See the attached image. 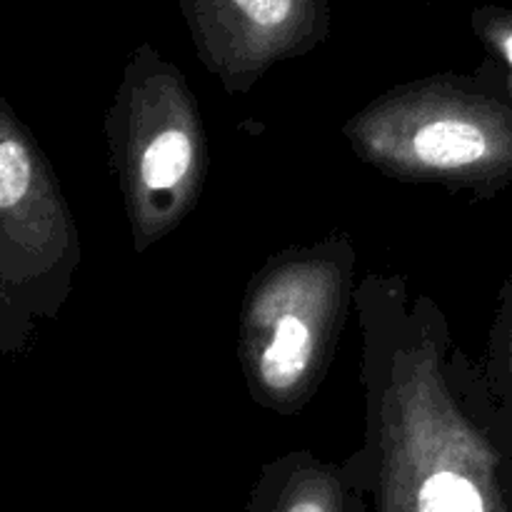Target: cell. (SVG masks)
<instances>
[{"label": "cell", "mask_w": 512, "mask_h": 512, "mask_svg": "<svg viewBox=\"0 0 512 512\" xmlns=\"http://www.w3.org/2000/svg\"><path fill=\"white\" fill-rule=\"evenodd\" d=\"M363 445L343 460L368 512H512V423L443 308L403 275H365Z\"/></svg>", "instance_id": "1"}, {"label": "cell", "mask_w": 512, "mask_h": 512, "mask_svg": "<svg viewBox=\"0 0 512 512\" xmlns=\"http://www.w3.org/2000/svg\"><path fill=\"white\" fill-rule=\"evenodd\" d=\"M358 285V250L343 230L265 260L238 315V363L255 405L280 418L303 413L333 365Z\"/></svg>", "instance_id": "2"}, {"label": "cell", "mask_w": 512, "mask_h": 512, "mask_svg": "<svg viewBox=\"0 0 512 512\" xmlns=\"http://www.w3.org/2000/svg\"><path fill=\"white\" fill-rule=\"evenodd\" d=\"M360 163L400 183L493 200L512 185V95L495 78L403 85L350 115Z\"/></svg>", "instance_id": "3"}, {"label": "cell", "mask_w": 512, "mask_h": 512, "mask_svg": "<svg viewBox=\"0 0 512 512\" xmlns=\"http://www.w3.org/2000/svg\"><path fill=\"white\" fill-rule=\"evenodd\" d=\"M135 253L168 238L198 205L208 133L198 100L168 65L135 63L103 120Z\"/></svg>", "instance_id": "4"}, {"label": "cell", "mask_w": 512, "mask_h": 512, "mask_svg": "<svg viewBox=\"0 0 512 512\" xmlns=\"http://www.w3.org/2000/svg\"><path fill=\"white\" fill-rule=\"evenodd\" d=\"M83 248L60 180L0 98V353H23L58 318Z\"/></svg>", "instance_id": "5"}, {"label": "cell", "mask_w": 512, "mask_h": 512, "mask_svg": "<svg viewBox=\"0 0 512 512\" xmlns=\"http://www.w3.org/2000/svg\"><path fill=\"white\" fill-rule=\"evenodd\" d=\"M350 490L343 463L293 450L260 468L245 512H345Z\"/></svg>", "instance_id": "6"}, {"label": "cell", "mask_w": 512, "mask_h": 512, "mask_svg": "<svg viewBox=\"0 0 512 512\" xmlns=\"http://www.w3.org/2000/svg\"><path fill=\"white\" fill-rule=\"evenodd\" d=\"M480 368L495 403L512 423V278L500 285L498 308L488 330V345Z\"/></svg>", "instance_id": "7"}, {"label": "cell", "mask_w": 512, "mask_h": 512, "mask_svg": "<svg viewBox=\"0 0 512 512\" xmlns=\"http://www.w3.org/2000/svg\"><path fill=\"white\" fill-rule=\"evenodd\" d=\"M238 13L253 25L255 33H278L293 15V0H233Z\"/></svg>", "instance_id": "8"}, {"label": "cell", "mask_w": 512, "mask_h": 512, "mask_svg": "<svg viewBox=\"0 0 512 512\" xmlns=\"http://www.w3.org/2000/svg\"><path fill=\"white\" fill-rule=\"evenodd\" d=\"M495 50H498V55L503 58V63L508 65V75L495 80L512 95V23L498 25V30H495Z\"/></svg>", "instance_id": "9"}, {"label": "cell", "mask_w": 512, "mask_h": 512, "mask_svg": "<svg viewBox=\"0 0 512 512\" xmlns=\"http://www.w3.org/2000/svg\"><path fill=\"white\" fill-rule=\"evenodd\" d=\"M345 512H368V505H365V498L363 495L358 493V490H350L348 495V508H345Z\"/></svg>", "instance_id": "10"}]
</instances>
